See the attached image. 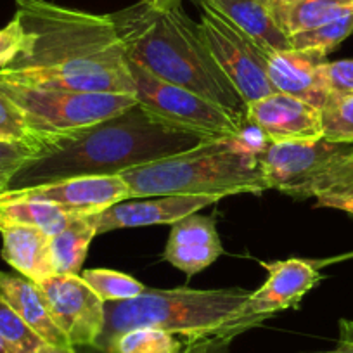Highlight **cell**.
Masks as SVG:
<instances>
[{
	"label": "cell",
	"mask_w": 353,
	"mask_h": 353,
	"mask_svg": "<svg viewBox=\"0 0 353 353\" xmlns=\"http://www.w3.org/2000/svg\"><path fill=\"white\" fill-rule=\"evenodd\" d=\"M321 111L324 139L353 142V94L329 99Z\"/></svg>",
	"instance_id": "4316f807"
},
{
	"label": "cell",
	"mask_w": 353,
	"mask_h": 353,
	"mask_svg": "<svg viewBox=\"0 0 353 353\" xmlns=\"http://www.w3.org/2000/svg\"><path fill=\"white\" fill-rule=\"evenodd\" d=\"M263 2H267V0H263Z\"/></svg>",
	"instance_id": "ab89813d"
},
{
	"label": "cell",
	"mask_w": 353,
	"mask_h": 353,
	"mask_svg": "<svg viewBox=\"0 0 353 353\" xmlns=\"http://www.w3.org/2000/svg\"><path fill=\"white\" fill-rule=\"evenodd\" d=\"M243 288L225 290H152L123 301H106L104 329L94 345L103 352L108 343L130 329L151 327L184 336L188 341L216 338L229 343L236 338L232 324L250 298Z\"/></svg>",
	"instance_id": "277c9868"
},
{
	"label": "cell",
	"mask_w": 353,
	"mask_h": 353,
	"mask_svg": "<svg viewBox=\"0 0 353 353\" xmlns=\"http://www.w3.org/2000/svg\"><path fill=\"white\" fill-rule=\"evenodd\" d=\"M222 194H170L135 198L117 203L97 213V234L128 227L173 223L206 206L216 205Z\"/></svg>",
	"instance_id": "5bb4252c"
},
{
	"label": "cell",
	"mask_w": 353,
	"mask_h": 353,
	"mask_svg": "<svg viewBox=\"0 0 353 353\" xmlns=\"http://www.w3.org/2000/svg\"><path fill=\"white\" fill-rule=\"evenodd\" d=\"M110 16L128 61L244 120L246 104L210 52L199 25L185 14L182 6L161 11L141 0Z\"/></svg>",
	"instance_id": "3957f363"
},
{
	"label": "cell",
	"mask_w": 353,
	"mask_h": 353,
	"mask_svg": "<svg viewBox=\"0 0 353 353\" xmlns=\"http://www.w3.org/2000/svg\"><path fill=\"white\" fill-rule=\"evenodd\" d=\"M308 353H353V345H350V343H339L334 350H327V352H308Z\"/></svg>",
	"instance_id": "8d00e7d4"
},
{
	"label": "cell",
	"mask_w": 353,
	"mask_h": 353,
	"mask_svg": "<svg viewBox=\"0 0 353 353\" xmlns=\"http://www.w3.org/2000/svg\"><path fill=\"white\" fill-rule=\"evenodd\" d=\"M339 343L353 345V321H339Z\"/></svg>",
	"instance_id": "e575fe53"
},
{
	"label": "cell",
	"mask_w": 353,
	"mask_h": 353,
	"mask_svg": "<svg viewBox=\"0 0 353 353\" xmlns=\"http://www.w3.org/2000/svg\"><path fill=\"white\" fill-rule=\"evenodd\" d=\"M43 156L42 151L25 144L0 141V194L8 191L12 176L33 159Z\"/></svg>",
	"instance_id": "f1b7e54d"
},
{
	"label": "cell",
	"mask_w": 353,
	"mask_h": 353,
	"mask_svg": "<svg viewBox=\"0 0 353 353\" xmlns=\"http://www.w3.org/2000/svg\"><path fill=\"white\" fill-rule=\"evenodd\" d=\"M229 19L267 52L290 50V37L281 32L263 0H196Z\"/></svg>",
	"instance_id": "ac0fdd59"
},
{
	"label": "cell",
	"mask_w": 353,
	"mask_h": 353,
	"mask_svg": "<svg viewBox=\"0 0 353 353\" xmlns=\"http://www.w3.org/2000/svg\"><path fill=\"white\" fill-rule=\"evenodd\" d=\"M0 336L14 345L21 353H33L40 345H43L42 339L19 319V315L6 303L2 296H0Z\"/></svg>",
	"instance_id": "83f0119b"
},
{
	"label": "cell",
	"mask_w": 353,
	"mask_h": 353,
	"mask_svg": "<svg viewBox=\"0 0 353 353\" xmlns=\"http://www.w3.org/2000/svg\"><path fill=\"white\" fill-rule=\"evenodd\" d=\"M324 63L325 56L310 50H276L270 52L267 71L276 92L288 94L322 110L329 101L321 71Z\"/></svg>",
	"instance_id": "2e32d148"
},
{
	"label": "cell",
	"mask_w": 353,
	"mask_h": 353,
	"mask_svg": "<svg viewBox=\"0 0 353 353\" xmlns=\"http://www.w3.org/2000/svg\"><path fill=\"white\" fill-rule=\"evenodd\" d=\"M353 33V14L345 18L334 19L331 23L317 26L308 32L298 33L290 37L291 49L294 50H310V52L327 56L332 49L339 46L343 40L348 39Z\"/></svg>",
	"instance_id": "484cf974"
},
{
	"label": "cell",
	"mask_w": 353,
	"mask_h": 353,
	"mask_svg": "<svg viewBox=\"0 0 353 353\" xmlns=\"http://www.w3.org/2000/svg\"><path fill=\"white\" fill-rule=\"evenodd\" d=\"M149 4L156 9H161V11H166V9H173L181 6L182 0H148Z\"/></svg>",
	"instance_id": "d590c367"
},
{
	"label": "cell",
	"mask_w": 353,
	"mask_h": 353,
	"mask_svg": "<svg viewBox=\"0 0 353 353\" xmlns=\"http://www.w3.org/2000/svg\"><path fill=\"white\" fill-rule=\"evenodd\" d=\"M220 345H227V341L216 338H203V339H192V341L185 343L184 353H215V350Z\"/></svg>",
	"instance_id": "1f68e13d"
},
{
	"label": "cell",
	"mask_w": 353,
	"mask_h": 353,
	"mask_svg": "<svg viewBox=\"0 0 353 353\" xmlns=\"http://www.w3.org/2000/svg\"><path fill=\"white\" fill-rule=\"evenodd\" d=\"M23 46H25V32L18 18H12L11 23L0 28V70H4L16 59Z\"/></svg>",
	"instance_id": "4dcf8cb0"
},
{
	"label": "cell",
	"mask_w": 353,
	"mask_h": 353,
	"mask_svg": "<svg viewBox=\"0 0 353 353\" xmlns=\"http://www.w3.org/2000/svg\"><path fill=\"white\" fill-rule=\"evenodd\" d=\"M222 253L223 246L215 219L191 213L172 223L163 258L188 277H192L219 260Z\"/></svg>",
	"instance_id": "9a60e30c"
},
{
	"label": "cell",
	"mask_w": 353,
	"mask_h": 353,
	"mask_svg": "<svg viewBox=\"0 0 353 353\" xmlns=\"http://www.w3.org/2000/svg\"><path fill=\"white\" fill-rule=\"evenodd\" d=\"M0 296L19 315L23 322L49 345H70L66 336L57 329L47 310L42 291L26 277L12 276L0 270ZM73 346V345H71Z\"/></svg>",
	"instance_id": "d6986e66"
},
{
	"label": "cell",
	"mask_w": 353,
	"mask_h": 353,
	"mask_svg": "<svg viewBox=\"0 0 353 353\" xmlns=\"http://www.w3.org/2000/svg\"><path fill=\"white\" fill-rule=\"evenodd\" d=\"M258 159L269 189L294 199L353 194V142L269 144Z\"/></svg>",
	"instance_id": "8992f818"
},
{
	"label": "cell",
	"mask_w": 353,
	"mask_h": 353,
	"mask_svg": "<svg viewBox=\"0 0 353 353\" xmlns=\"http://www.w3.org/2000/svg\"><path fill=\"white\" fill-rule=\"evenodd\" d=\"M128 68L134 80L135 99L159 121L201 135L210 142L236 141L239 137L243 118L188 88L152 77L134 61H128Z\"/></svg>",
	"instance_id": "ba28073f"
},
{
	"label": "cell",
	"mask_w": 353,
	"mask_h": 353,
	"mask_svg": "<svg viewBox=\"0 0 353 353\" xmlns=\"http://www.w3.org/2000/svg\"><path fill=\"white\" fill-rule=\"evenodd\" d=\"M97 236V213L77 216L63 230L50 236L49 248L56 274L80 276L88 246Z\"/></svg>",
	"instance_id": "44dd1931"
},
{
	"label": "cell",
	"mask_w": 353,
	"mask_h": 353,
	"mask_svg": "<svg viewBox=\"0 0 353 353\" xmlns=\"http://www.w3.org/2000/svg\"><path fill=\"white\" fill-rule=\"evenodd\" d=\"M0 94L21 111L30 127L57 142L137 104L134 94L66 92L4 80H0Z\"/></svg>",
	"instance_id": "52a82bcc"
},
{
	"label": "cell",
	"mask_w": 353,
	"mask_h": 353,
	"mask_svg": "<svg viewBox=\"0 0 353 353\" xmlns=\"http://www.w3.org/2000/svg\"><path fill=\"white\" fill-rule=\"evenodd\" d=\"M199 8L201 16L198 25L203 39L244 104L276 94L267 71L270 52L261 49L254 40L212 8L206 4H199Z\"/></svg>",
	"instance_id": "9c48e42d"
},
{
	"label": "cell",
	"mask_w": 353,
	"mask_h": 353,
	"mask_svg": "<svg viewBox=\"0 0 353 353\" xmlns=\"http://www.w3.org/2000/svg\"><path fill=\"white\" fill-rule=\"evenodd\" d=\"M81 216L71 210L47 201H14L0 205V225H30L54 236L71 220Z\"/></svg>",
	"instance_id": "7402d4cb"
},
{
	"label": "cell",
	"mask_w": 353,
	"mask_h": 353,
	"mask_svg": "<svg viewBox=\"0 0 353 353\" xmlns=\"http://www.w3.org/2000/svg\"><path fill=\"white\" fill-rule=\"evenodd\" d=\"M0 236L2 258L23 277L39 284L56 276L49 234L30 225H0Z\"/></svg>",
	"instance_id": "e0dca14e"
},
{
	"label": "cell",
	"mask_w": 353,
	"mask_h": 353,
	"mask_svg": "<svg viewBox=\"0 0 353 353\" xmlns=\"http://www.w3.org/2000/svg\"><path fill=\"white\" fill-rule=\"evenodd\" d=\"M33 353H77V350L71 345H49V343H43Z\"/></svg>",
	"instance_id": "836d02e7"
},
{
	"label": "cell",
	"mask_w": 353,
	"mask_h": 353,
	"mask_svg": "<svg viewBox=\"0 0 353 353\" xmlns=\"http://www.w3.org/2000/svg\"><path fill=\"white\" fill-rule=\"evenodd\" d=\"M244 121L260 128L270 144H296L324 137L322 111L283 92L246 104Z\"/></svg>",
	"instance_id": "4fadbf2b"
},
{
	"label": "cell",
	"mask_w": 353,
	"mask_h": 353,
	"mask_svg": "<svg viewBox=\"0 0 353 353\" xmlns=\"http://www.w3.org/2000/svg\"><path fill=\"white\" fill-rule=\"evenodd\" d=\"M270 16L286 37L353 14V0H267Z\"/></svg>",
	"instance_id": "ffe728a7"
},
{
	"label": "cell",
	"mask_w": 353,
	"mask_h": 353,
	"mask_svg": "<svg viewBox=\"0 0 353 353\" xmlns=\"http://www.w3.org/2000/svg\"><path fill=\"white\" fill-rule=\"evenodd\" d=\"M25 46L0 80L66 92L134 94L128 57L110 14L16 0Z\"/></svg>",
	"instance_id": "6da1fadb"
},
{
	"label": "cell",
	"mask_w": 353,
	"mask_h": 353,
	"mask_svg": "<svg viewBox=\"0 0 353 353\" xmlns=\"http://www.w3.org/2000/svg\"><path fill=\"white\" fill-rule=\"evenodd\" d=\"M127 199H130V189L123 176L101 175L77 176L68 181L6 191L0 194V205L14 201H47L74 213L88 215L103 212Z\"/></svg>",
	"instance_id": "7c38bea8"
},
{
	"label": "cell",
	"mask_w": 353,
	"mask_h": 353,
	"mask_svg": "<svg viewBox=\"0 0 353 353\" xmlns=\"http://www.w3.org/2000/svg\"><path fill=\"white\" fill-rule=\"evenodd\" d=\"M81 279L104 301L130 300L145 291L144 284L118 270L88 269L81 272Z\"/></svg>",
	"instance_id": "d4e9b609"
},
{
	"label": "cell",
	"mask_w": 353,
	"mask_h": 353,
	"mask_svg": "<svg viewBox=\"0 0 353 353\" xmlns=\"http://www.w3.org/2000/svg\"><path fill=\"white\" fill-rule=\"evenodd\" d=\"M184 343L172 332L139 327L118 334L101 353H184Z\"/></svg>",
	"instance_id": "603a6c76"
},
{
	"label": "cell",
	"mask_w": 353,
	"mask_h": 353,
	"mask_svg": "<svg viewBox=\"0 0 353 353\" xmlns=\"http://www.w3.org/2000/svg\"><path fill=\"white\" fill-rule=\"evenodd\" d=\"M345 258H353V253H350V254H346Z\"/></svg>",
	"instance_id": "f35d334b"
},
{
	"label": "cell",
	"mask_w": 353,
	"mask_h": 353,
	"mask_svg": "<svg viewBox=\"0 0 353 353\" xmlns=\"http://www.w3.org/2000/svg\"><path fill=\"white\" fill-rule=\"evenodd\" d=\"M269 272L263 286L250 294L232 324L234 336L260 325L267 317L290 308L300 307L305 294L319 283L315 263L300 258L261 263Z\"/></svg>",
	"instance_id": "8fae6325"
},
{
	"label": "cell",
	"mask_w": 353,
	"mask_h": 353,
	"mask_svg": "<svg viewBox=\"0 0 353 353\" xmlns=\"http://www.w3.org/2000/svg\"><path fill=\"white\" fill-rule=\"evenodd\" d=\"M210 142L189 130L170 127L141 104L113 118L68 134L47 154L23 166L8 191L77 176L120 175L134 166L194 149Z\"/></svg>",
	"instance_id": "7a4b0ae2"
},
{
	"label": "cell",
	"mask_w": 353,
	"mask_h": 353,
	"mask_svg": "<svg viewBox=\"0 0 353 353\" xmlns=\"http://www.w3.org/2000/svg\"><path fill=\"white\" fill-rule=\"evenodd\" d=\"M54 324L73 346H92L104 329V305L81 276L56 274L37 284Z\"/></svg>",
	"instance_id": "30bf717a"
},
{
	"label": "cell",
	"mask_w": 353,
	"mask_h": 353,
	"mask_svg": "<svg viewBox=\"0 0 353 353\" xmlns=\"http://www.w3.org/2000/svg\"><path fill=\"white\" fill-rule=\"evenodd\" d=\"M321 71L329 99L353 94V59L325 61Z\"/></svg>",
	"instance_id": "f546056e"
},
{
	"label": "cell",
	"mask_w": 353,
	"mask_h": 353,
	"mask_svg": "<svg viewBox=\"0 0 353 353\" xmlns=\"http://www.w3.org/2000/svg\"><path fill=\"white\" fill-rule=\"evenodd\" d=\"M130 199L170 194H261L269 191L261 163L237 141L203 142L189 151L120 173Z\"/></svg>",
	"instance_id": "5b68a950"
},
{
	"label": "cell",
	"mask_w": 353,
	"mask_h": 353,
	"mask_svg": "<svg viewBox=\"0 0 353 353\" xmlns=\"http://www.w3.org/2000/svg\"><path fill=\"white\" fill-rule=\"evenodd\" d=\"M317 206L321 208H334L350 213L353 216V194L350 196H329V198H319Z\"/></svg>",
	"instance_id": "d6a6232c"
},
{
	"label": "cell",
	"mask_w": 353,
	"mask_h": 353,
	"mask_svg": "<svg viewBox=\"0 0 353 353\" xmlns=\"http://www.w3.org/2000/svg\"><path fill=\"white\" fill-rule=\"evenodd\" d=\"M0 141L25 144L37 151H42L43 154L52 151L54 145L57 144L56 139L47 137L30 127L21 111L2 94H0Z\"/></svg>",
	"instance_id": "cb8c5ba5"
},
{
	"label": "cell",
	"mask_w": 353,
	"mask_h": 353,
	"mask_svg": "<svg viewBox=\"0 0 353 353\" xmlns=\"http://www.w3.org/2000/svg\"><path fill=\"white\" fill-rule=\"evenodd\" d=\"M0 353H21V352H19L14 345H11L8 339H4L2 336H0Z\"/></svg>",
	"instance_id": "74e56055"
}]
</instances>
